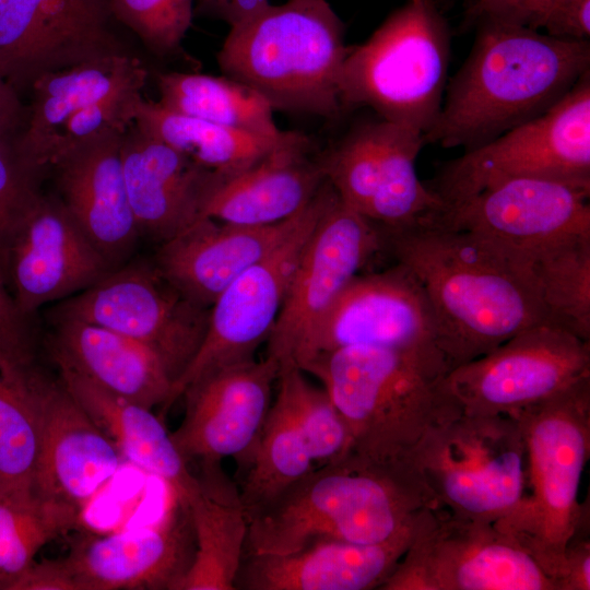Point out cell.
Returning a JSON list of instances; mask_svg holds the SVG:
<instances>
[{"mask_svg":"<svg viewBox=\"0 0 590 590\" xmlns=\"http://www.w3.org/2000/svg\"><path fill=\"white\" fill-rule=\"evenodd\" d=\"M509 416L521 426L527 486L516 507L494 524L517 542L554 585L569 541L590 524L588 500H579L590 456V377Z\"/></svg>","mask_w":590,"mask_h":590,"instance_id":"6","label":"cell"},{"mask_svg":"<svg viewBox=\"0 0 590 590\" xmlns=\"http://www.w3.org/2000/svg\"><path fill=\"white\" fill-rule=\"evenodd\" d=\"M435 506L410 459L371 461L347 453L246 512L245 555L287 554L327 540L384 542Z\"/></svg>","mask_w":590,"mask_h":590,"instance_id":"3","label":"cell"},{"mask_svg":"<svg viewBox=\"0 0 590 590\" xmlns=\"http://www.w3.org/2000/svg\"><path fill=\"white\" fill-rule=\"evenodd\" d=\"M379 231L382 251L422 285L450 370L529 327L546 323L518 253L433 223Z\"/></svg>","mask_w":590,"mask_h":590,"instance_id":"1","label":"cell"},{"mask_svg":"<svg viewBox=\"0 0 590 590\" xmlns=\"http://www.w3.org/2000/svg\"><path fill=\"white\" fill-rule=\"evenodd\" d=\"M516 253L528 270L546 323L590 341V235Z\"/></svg>","mask_w":590,"mask_h":590,"instance_id":"34","label":"cell"},{"mask_svg":"<svg viewBox=\"0 0 590 590\" xmlns=\"http://www.w3.org/2000/svg\"><path fill=\"white\" fill-rule=\"evenodd\" d=\"M133 125L223 177L234 176L257 163L280 138H262L187 116L142 95L135 105Z\"/></svg>","mask_w":590,"mask_h":590,"instance_id":"32","label":"cell"},{"mask_svg":"<svg viewBox=\"0 0 590 590\" xmlns=\"http://www.w3.org/2000/svg\"><path fill=\"white\" fill-rule=\"evenodd\" d=\"M519 178L590 191V71L541 116L445 164L429 187L450 205Z\"/></svg>","mask_w":590,"mask_h":590,"instance_id":"9","label":"cell"},{"mask_svg":"<svg viewBox=\"0 0 590 590\" xmlns=\"http://www.w3.org/2000/svg\"><path fill=\"white\" fill-rule=\"evenodd\" d=\"M553 1L554 0H479L474 11L483 19L540 30L544 25Z\"/></svg>","mask_w":590,"mask_h":590,"instance_id":"43","label":"cell"},{"mask_svg":"<svg viewBox=\"0 0 590 590\" xmlns=\"http://www.w3.org/2000/svg\"><path fill=\"white\" fill-rule=\"evenodd\" d=\"M297 214L267 226L228 224L200 216L158 244L152 261L182 295L210 308L228 284L284 238Z\"/></svg>","mask_w":590,"mask_h":590,"instance_id":"27","label":"cell"},{"mask_svg":"<svg viewBox=\"0 0 590 590\" xmlns=\"http://www.w3.org/2000/svg\"><path fill=\"white\" fill-rule=\"evenodd\" d=\"M279 363L266 356L209 369L182 391L185 415L172 439L186 459L243 463L261 433L272 404Z\"/></svg>","mask_w":590,"mask_h":590,"instance_id":"18","label":"cell"},{"mask_svg":"<svg viewBox=\"0 0 590 590\" xmlns=\"http://www.w3.org/2000/svg\"><path fill=\"white\" fill-rule=\"evenodd\" d=\"M424 134L379 119L351 130L323 152L326 177L339 198L380 229L428 222L446 208L417 176Z\"/></svg>","mask_w":590,"mask_h":590,"instance_id":"12","label":"cell"},{"mask_svg":"<svg viewBox=\"0 0 590 590\" xmlns=\"http://www.w3.org/2000/svg\"><path fill=\"white\" fill-rule=\"evenodd\" d=\"M109 0H0V74L21 94L40 76L127 54Z\"/></svg>","mask_w":590,"mask_h":590,"instance_id":"17","label":"cell"},{"mask_svg":"<svg viewBox=\"0 0 590 590\" xmlns=\"http://www.w3.org/2000/svg\"><path fill=\"white\" fill-rule=\"evenodd\" d=\"M588 377L590 341L543 322L452 368L445 384L464 414L514 415Z\"/></svg>","mask_w":590,"mask_h":590,"instance_id":"14","label":"cell"},{"mask_svg":"<svg viewBox=\"0 0 590 590\" xmlns=\"http://www.w3.org/2000/svg\"><path fill=\"white\" fill-rule=\"evenodd\" d=\"M27 386L40 423L35 491L79 507L110 482L122 457L60 378L51 379L38 366Z\"/></svg>","mask_w":590,"mask_h":590,"instance_id":"21","label":"cell"},{"mask_svg":"<svg viewBox=\"0 0 590 590\" xmlns=\"http://www.w3.org/2000/svg\"><path fill=\"white\" fill-rule=\"evenodd\" d=\"M315 468L288 394L278 384L258 440L238 465L236 484L245 511L268 503Z\"/></svg>","mask_w":590,"mask_h":590,"instance_id":"35","label":"cell"},{"mask_svg":"<svg viewBox=\"0 0 590 590\" xmlns=\"http://www.w3.org/2000/svg\"><path fill=\"white\" fill-rule=\"evenodd\" d=\"M590 71L589 40L483 19L425 143L473 150L532 120Z\"/></svg>","mask_w":590,"mask_h":590,"instance_id":"2","label":"cell"},{"mask_svg":"<svg viewBox=\"0 0 590 590\" xmlns=\"http://www.w3.org/2000/svg\"><path fill=\"white\" fill-rule=\"evenodd\" d=\"M437 506L496 522L527 486V450L518 420L461 413L428 434L408 456Z\"/></svg>","mask_w":590,"mask_h":590,"instance_id":"8","label":"cell"},{"mask_svg":"<svg viewBox=\"0 0 590 590\" xmlns=\"http://www.w3.org/2000/svg\"><path fill=\"white\" fill-rule=\"evenodd\" d=\"M334 194L326 181L297 214L284 238L261 260L240 273L210 307L203 341L181 376L173 384L164 411L202 373L255 358L278 319L298 259Z\"/></svg>","mask_w":590,"mask_h":590,"instance_id":"13","label":"cell"},{"mask_svg":"<svg viewBox=\"0 0 590 590\" xmlns=\"http://www.w3.org/2000/svg\"><path fill=\"white\" fill-rule=\"evenodd\" d=\"M416 524L379 543L327 540L287 554H246L235 589H380L405 553Z\"/></svg>","mask_w":590,"mask_h":590,"instance_id":"26","label":"cell"},{"mask_svg":"<svg viewBox=\"0 0 590 590\" xmlns=\"http://www.w3.org/2000/svg\"><path fill=\"white\" fill-rule=\"evenodd\" d=\"M590 526L581 529L568 543L560 569L554 580L555 590L590 589Z\"/></svg>","mask_w":590,"mask_h":590,"instance_id":"45","label":"cell"},{"mask_svg":"<svg viewBox=\"0 0 590 590\" xmlns=\"http://www.w3.org/2000/svg\"><path fill=\"white\" fill-rule=\"evenodd\" d=\"M355 345L401 351L440 374L450 370L425 292L399 262L351 280L323 317L299 368L319 353Z\"/></svg>","mask_w":590,"mask_h":590,"instance_id":"16","label":"cell"},{"mask_svg":"<svg viewBox=\"0 0 590 590\" xmlns=\"http://www.w3.org/2000/svg\"><path fill=\"white\" fill-rule=\"evenodd\" d=\"M33 318L16 306L0 269V376L22 382L38 366Z\"/></svg>","mask_w":590,"mask_h":590,"instance_id":"42","label":"cell"},{"mask_svg":"<svg viewBox=\"0 0 590 590\" xmlns=\"http://www.w3.org/2000/svg\"><path fill=\"white\" fill-rule=\"evenodd\" d=\"M269 3V0H196L193 12L223 21L232 27Z\"/></svg>","mask_w":590,"mask_h":590,"instance_id":"47","label":"cell"},{"mask_svg":"<svg viewBox=\"0 0 590 590\" xmlns=\"http://www.w3.org/2000/svg\"><path fill=\"white\" fill-rule=\"evenodd\" d=\"M40 423L27 386L0 376V494L35 491Z\"/></svg>","mask_w":590,"mask_h":590,"instance_id":"37","label":"cell"},{"mask_svg":"<svg viewBox=\"0 0 590 590\" xmlns=\"http://www.w3.org/2000/svg\"><path fill=\"white\" fill-rule=\"evenodd\" d=\"M154 524L73 545L67 562L79 590H176L193 557V530L187 506H174Z\"/></svg>","mask_w":590,"mask_h":590,"instance_id":"22","label":"cell"},{"mask_svg":"<svg viewBox=\"0 0 590 590\" xmlns=\"http://www.w3.org/2000/svg\"><path fill=\"white\" fill-rule=\"evenodd\" d=\"M27 109L20 94L0 74V139H13L24 128Z\"/></svg>","mask_w":590,"mask_h":590,"instance_id":"48","label":"cell"},{"mask_svg":"<svg viewBox=\"0 0 590 590\" xmlns=\"http://www.w3.org/2000/svg\"><path fill=\"white\" fill-rule=\"evenodd\" d=\"M194 0H109L115 21L132 31L155 55L181 51L191 26Z\"/></svg>","mask_w":590,"mask_h":590,"instance_id":"39","label":"cell"},{"mask_svg":"<svg viewBox=\"0 0 590 590\" xmlns=\"http://www.w3.org/2000/svg\"><path fill=\"white\" fill-rule=\"evenodd\" d=\"M542 28L558 38L589 40L590 0H554Z\"/></svg>","mask_w":590,"mask_h":590,"instance_id":"44","label":"cell"},{"mask_svg":"<svg viewBox=\"0 0 590 590\" xmlns=\"http://www.w3.org/2000/svg\"><path fill=\"white\" fill-rule=\"evenodd\" d=\"M148 70L127 54L110 55L40 76L31 87L32 104L15 138L23 161L42 174L49 167L52 144L63 125L78 111L128 90H141Z\"/></svg>","mask_w":590,"mask_h":590,"instance_id":"29","label":"cell"},{"mask_svg":"<svg viewBox=\"0 0 590 590\" xmlns=\"http://www.w3.org/2000/svg\"><path fill=\"white\" fill-rule=\"evenodd\" d=\"M50 322L49 351L57 366L148 409H165L174 380L152 350L91 322L63 317Z\"/></svg>","mask_w":590,"mask_h":590,"instance_id":"28","label":"cell"},{"mask_svg":"<svg viewBox=\"0 0 590 590\" xmlns=\"http://www.w3.org/2000/svg\"><path fill=\"white\" fill-rule=\"evenodd\" d=\"M111 270L58 198L43 193L16 229L3 264L8 288L30 318L42 306L86 290Z\"/></svg>","mask_w":590,"mask_h":590,"instance_id":"20","label":"cell"},{"mask_svg":"<svg viewBox=\"0 0 590 590\" xmlns=\"http://www.w3.org/2000/svg\"><path fill=\"white\" fill-rule=\"evenodd\" d=\"M327 181L323 152L304 132L282 131L257 163L221 177L205 199L201 216L248 226L287 221L300 212Z\"/></svg>","mask_w":590,"mask_h":590,"instance_id":"24","label":"cell"},{"mask_svg":"<svg viewBox=\"0 0 590 590\" xmlns=\"http://www.w3.org/2000/svg\"><path fill=\"white\" fill-rule=\"evenodd\" d=\"M40 174L31 168L15 148V138L0 139V269L9 245L31 210L39 190ZM4 275V274H3Z\"/></svg>","mask_w":590,"mask_h":590,"instance_id":"40","label":"cell"},{"mask_svg":"<svg viewBox=\"0 0 590 590\" xmlns=\"http://www.w3.org/2000/svg\"><path fill=\"white\" fill-rule=\"evenodd\" d=\"M185 500L194 538L191 564L176 590H235L245 555L247 517L236 482L221 463H203ZM182 503V502H181Z\"/></svg>","mask_w":590,"mask_h":590,"instance_id":"31","label":"cell"},{"mask_svg":"<svg viewBox=\"0 0 590 590\" xmlns=\"http://www.w3.org/2000/svg\"><path fill=\"white\" fill-rule=\"evenodd\" d=\"M4 590H79L64 559L33 562Z\"/></svg>","mask_w":590,"mask_h":590,"instance_id":"46","label":"cell"},{"mask_svg":"<svg viewBox=\"0 0 590 590\" xmlns=\"http://www.w3.org/2000/svg\"><path fill=\"white\" fill-rule=\"evenodd\" d=\"M380 590H554L536 562L494 522L424 511Z\"/></svg>","mask_w":590,"mask_h":590,"instance_id":"10","label":"cell"},{"mask_svg":"<svg viewBox=\"0 0 590 590\" xmlns=\"http://www.w3.org/2000/svg\"><path fill=\"white\" fill-rule=\"evenodd\" d=\"M590 191L547 179L506 180L460 201L428 223L467 231L515 252L590 235Z\"/></svg>","mask_w":590,"mask_h":590,"instance_id":"19","label":"cell"},{"mask_svg":"<svg viewBox=\"0 0 590 590\" xmlns=\"http://www.w3.org/2000/svg\"><path fill=\"white\" fill-rule=\"evenodd\" d=\"M449 57V31L435 1L406 0L367 40L350 47L342 109L369 107L425 135L442 105Z\"/></svg>","mask_w":590,"mask_h":590,"instance_id":"7","label":"cell"},{"mask_svg":"<svg viewBox=\"0 0 590 590\" xmlns=\"http://www.w3.org/2000/svg\"><path fill=\"white\" fill-rule=\"evenodd\" d=\"M300 369L320 380L341 413L351 438L347 453L366 460L408 458L462 413L446 375L401 351L346 346L319 353Z\"/></svg>","mask_w":590,"mask_h":590,"instance_id":"4","label":"cell"},{"mask_svg":"<svg viewBox=\"0 0 590 590\" xmlns=\"http://www.w3.org/2000/svg\"><path fill=\"white\" fill-rule=\"evenodd\" d=\"M141 90H128L78 111L59 131L50 152L49 167L73 146L109 134H123L134 120Z\"/></svg>","mask_w":590,"mask_h":590,"instance_id":"41","label":"cell"},{"mask_svg":"<svg viewBox=\"0 0 590 590\" xmlns=\"http://www.w3.org/2000/svg\"><path fill=\"white\" fill-rule=\"evenodd\" d=\"M378 251L379 228L334 191L291 278L267 356L299 367L323 317L351 280Z\"/></svg>","mask_w":590,"mask_h":590,"instance_id":"15","label":"cell"},{"mask_svg":"<svg viewBox=\"0 0 590 590\" xmlns=\"http://www.w3.org/2000/svg\"><path fill=\"white\" fill-rule=\"evenodd\" d=\"M57 367L66 389L122 458L164 481L182 503L193 493L198 476L152 409L113 394L67 367Z\"/></svg>","mask_w":590,"mask_h":590,"instance_id":"30","label":"cell"},{"mask_svg":"<svg viewBox=\"0 0 590 590\" xmlns=\"http://www.w3.org/2000/svg\"><path fill=\"white\" fill-rule=\"evenodd\" d=\"M276 382L288 394L315 467L342 460L350 450V433L324 388L311 385L295 365L280 367Z\"/></svg>","mask_w":590,"mask_h":590,"instance_id":"38","label":"cell"},{"mask_svg":"<svg viewBox=\"0 0 590 590\" xmlns=\"http://www.w3.org/2000/svg\"><path fill=\"white\" fill-rule=\"evenodd\" d=\"M209 312L173 286L152 260L133 257L60 300L50 317L91 322L140 342L162 359L175 382L203 341Z\"/></svg>","mask_w":590,"mask_h":590,"instance_id":"11","label":"cell"},{"mask_svg":"<svg viewBox=\"0 0 590 590\" xmlns=\"http://www.w3.org/2000/svg\"><path fill=\"white\" fill-rule=\"evenodd\" d=\"M121 160L140 236L158 244L201 216L205 199L222 177L133 123L122 137Z\"/></svg>","mask_w":590,"mask_h":590,"instance_id":"25","label":"cell"},{"mask_svg":"<svg viewBox=\"0 0 590 590\" xmlns=\"http://www.w3.org/2000/svg\"><path fill=\"white\" fill-rule=\"evenodd\" d=\"M123 134L80 143L50 166L58 200L113 270L134 257L141 238L125 181Z\"/></svg>","mask_w":590,"mask_h":590,"instance_id":"23","label":"cell"},{"mask_svg":"<svg viewBox=\"0 0 590 590\" xmlns=\"http://www.w3.org/2000/svg\"><path fill=\"white\" fill-rule=\"evenodd\" d=\"M156 84L158 103L170 110L268 139L282 132L269 103L225 75L162 72Z\"/></svg>","mask_w":590,"mask_h":590,"instance_id":"33","label":"cell"},{"mask_svg":"<svg viewBox=\"0 0 590 590\" xmlns=\"http://www.w3.org/2000/svg\"><path fill=\"white\" fill-rule=\"evenodd\" d=\"M79 521V507L28 494H0V590L26 570L37 552Z\"/></svg>","mask_w":590,"mask_h":590,"instance_id":"36","label":"cell"},{"mask_svg":"<svg viewBox=\"0 0 590 590\" xmlns=\"http://www.w3.org/2000/svg\"><path fill=\"white\" fill-rule=\"evenodd\" d=\"M344 33L327 0L269 3L231 27L217 63L273 110L334 119L343 111L340 84L350 51Z\"/></svg>","mask_w":590,"mask_h":590,"instance_id":"5","label":"cell"}]
</instances>
